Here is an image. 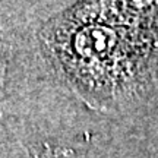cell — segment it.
I'll list each match as a JSON object with an SVG mask.
<instances>
[{
	"label": "cell",
	"mask_w": 158,
	"mask_h": 158,
	"mask_svg": "<svg viewBox=\"0 0 158 158\" xmlns=\"http://www.w3.org/2000/svg\"><path fill=\"white\" fill-rule=\"evenodd\" d=\"M122 34L111 27L91 23L81 28L73 37L75 54L84 64L106 66L117 59Z\"/></svg>",
	"instance_id": "cell-1"
}]
</instances>
